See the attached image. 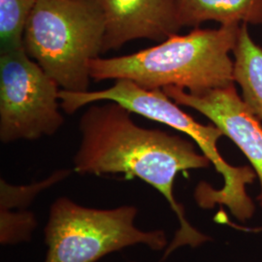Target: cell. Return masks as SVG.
<instances>
[{"label": "cell", "mask_w": 262, "mask_h": 262, "mask_svg": "<svg viewBox=\"0 0 262 262\" xmlns=\"http://www.w3.org/2000/svg\"><path fill=\"white\" fill-rule=\"evenodd\" d=\"M162 91L180 106L205 116L241 150L259 179L257 201L262 208V124L238 94L234 84L201 93H187L176 86Z\"/></svg>", "instance_id": "obj_7"}, {"label": "cell", "mask_w": 262, "mask_h": 262, "mask_svg": "<svg viewBox=\"0 0 262 262\" xmlns=\"http://www.w3.org/2000/svg\"><path fill=\"white\" fill-rule=\"evenodd\" d=\"M105 24L102 53L135 39L160 43L178 34L177 0H94Z\"/></svg>", "instance_id": "obj_8"}, {"label": "cell", "mask_w": 262, "mask_h": 262, "mask_svg": "<svg viewBox=\"0 0 262 262\" xmlns=\"http://www.w3.org/2000/svg\"><path fill=\"white\" fill-rule=\"evenodd\" d=\"M103 15L94 0H37L24 33L28 56L70 93L90 91L91 62L103 47Z\"/></svg>", "instance_id": "obj_4"}, {"label": "cell", "mask_w": 262, "mask_h": 262, "mask_svg": "<svg viewBox=\"0 0 262 262\" xmlns=\"http://www.w3.org/2000/svg\"><path fill=\"white\" fill-rule=\"evenodd\" d=\"M59 85L21 47L0 53V140H37L64 122Z\"/></svg>", "instance_id": "obj_6"}, {"label": "cell", "mask_w": 262, "mask_h": 262, "mask_svg": "<svg viewBox=\"0 0 262 262\" xmlns=\"http://www.w3.org/2000/svg\"><path fill=\"white\" fill-rule=\"evenodd\" d=\"M138 208L122 205L96 209L59 197L50 207L44 240V262H97L136 245L159 252L168 246L161 229L143 230L135 225Z\"/></svg>", "instance_id": "obj_5"}, {"label": "cell", "mask_w": 262, "mask_h": 262, "mask_svg": "<svg viewBox=\"0 0 262 262\" xmlns=\"http://www.w3.org/2000/svg\"><path fill=\"white\" fill-rule=\"evenodd\" d=\"M234 56V80L242 91V99L251 112L262 121V48L253 41L242 24Z\"/></svg>", "instance_id": "obj_10"}, {"label": "cell", "mask_w": 262, "mask_h": 262, "mask_svg": "<svg viewBox=\"0 0 262 262\" xmlns=\"http://www.w3.org/2000/svg\"><path fill=\"white\" fill-rule=\"evenodd\" d=\"M73 170L59 169L47 178L28 185H12L7 181L0 180V212H28V207L35 198L49 187L68 178Z\"/></svg>", "instance_id": "obj_11"}, {"label": "cell", "mask_w": 262, "mask_h": 262, "mask_svg": "<svg viewBox=\"0 0 262 262\" xmlns=\"http://www.w3.org/2000/svg\"><path fill=\"white\" fill-rule=\"evenodd\" d=\"M37 0H0V53L24 47V33Z\"/></svg>", "instance_id": "obj_12"}, {"label": "cell", "mask_w": 262, "mask_h": 262, "mask_svg": "<svg viewBox=\"0 0 262 262\" xmlns=\"http://www.w3.org/2000/svg\"><path fill=\"white\" fill-rule=\"evenodd\" d=\"M242 24L216 29L195 28L172 35L154 47L126 56L96 57L91 62L94 82L125 79L147 90L176 86L201 93L235 83L233 53Z\"/></svg>", "instance_id": "obj_2"}, {"label": "cell", "mask_w": 262, "mask_h": 262, "mask_svg": "<svg viewBox=\"0 0 262 262\" xmlns=\"http://www.w3.org/2000/svg\"><path fill=\"white\" fill-rule=\"evenodd\" d=\"M59 100L61 109L69 115L94 102L115 101L131 113L186 134L224 178V186L220 189L207 183L198 184L194 192L197 204L203 209H212L215 205L226 206L241 222L254 215V203L247 192V186L253 184L256 178L253 167L229 164L217 149V141L225 136L223 131L215 124L204 125L197 122L162 90H147L129 80L120 79L112 86L101 91L70 93L60 90Z\"/></svg>", "instance_id": "obj_3"}, {"label": "cell", "mask_w": 262, "mask_h": 262, "mask_svg": "<svg viewBox=\"0 0 262 262\" xmlns=\"http://www.w3.org/2000/svg\"><path fill=\"white\" fill-rule=\"evenodd\" d=\"M177 8L182 27L206 21L262 25V0H177Z\"/></svg>", "instance_id": "obj_9"}, {"label": "cell", "mask_w": 262, "mask_h": 262, "mask_svg": "<svg viewBox=\"0 0 262 262\" xmlns=\"http://www.w3.org/2000/svg\"><path fill=\"white\" fill-rule=\"evenodd\" d=\"M104 102L90 104L80 118L81 141L72 170L80 175L140 179L165 198L180 227L160 261L181 247L197 248L210 241L187 221L185 207L174 194V184L180 172L209 168L211 161L197 151L194 142L140 126L121 104Z\"/></svg>", "instance_id": "obj_1"}]
</instances>
